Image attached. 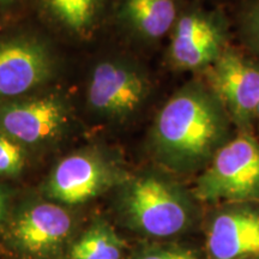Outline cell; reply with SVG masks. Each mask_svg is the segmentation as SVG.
<instances>
[{
  "mask_svg": "<svg viewBox=\"0 0 259 259\" xmlns=\"http://www.w3.org/2000/svg\"><path fill=\"white\" fill-rule=\"evenodd\" d=\"M228 121V113L211 90L189 84L158 112L151 132L154 147L171 163H198L225 144Z\"/></svg>",
  "mask_w": 259,
  "mask_h": 259,
  "instance_id": "obj_1",
  "label": "cell"
},
{
  "mask_svg": "<svg viewBox=\"0 0 259 259\" xmlns=\"http://www.w3.org/2000/svg\"><path fill=\"white\" fill-rule=\"evenodd\" d=\"M196 196L206 202L259 198V142L241 134L222 145L200 176Z\"/></svg>",
  "mask_w": 259,
  "mask_h": 259,
  "instance_id": "obj_2",
  "label": "cell"
},
{
  "mask_svg": "<svg viewBox=\"0 0 259 259\" xmlns=\"http://www.w3.org/2000/svg\"><path fill=\"white\" fill-rule=\"evenodd\" d=\"M122 206L131 222L149 235L178 234L190 221V204L184 193L156 176L131 181L122 194Z\"/></svg>",
  "mask_w": 259,
  "mask_h": 259,
  "instance_id": "obj_3",
  "label": "cell"
},
{
  "mask_svg": "<svg viewBox=\"0 0 259 259\" xmlns=\"http://www.w3.org/2000/svg\"><path fill=\"white\" fill-rule=\"evenodd\" d=\"M150 83L143 71L124 60H103L94 67L87 90L94 113L111 120H126L143 106Z\"/></svg>",
  "mask_w": 259,
  "mask_h": 259,
  "instance_id": "obj_4",
  "label": "cell"
},
{
  "mask_svg": "<svg viewBox=\"0 0 259 259\" xmlns=\"http://www.w3.org/2000/svg\"><path fill=\"white\" fill-rule=\"evenodd\" d=\"M71 115L69 102L58 94L4 100L0 101V132L24 147L47 144L65 134Z\"/></svg>",
  "mask_w": 259,
  "mask_h": 259,
  "instance_id": "obj_5",
  "label": "cell"
},
{
  "mask_svg": "<svg viewBox=\"0 0 259 259\" xmlns=\"http://www.w3.org/2000/svg\"><path fill=\"white\" fill-rule=\"evenodd\" d=\"M210 90L239 127H248L259 105V65L223 51L208 67Z\"/></svg>",
  "mask_w": 259,
  "mask_h": 259,
  "instance_id": "obj_6",
  "label": "cell"
},
{
  "mask_svg": "<svg viewBox=\"0 0 259 259\" xmlns=\"http://www.w3.org/2000/svg\"><path fill=\"white\" fill-rule=\"evenodd\" d=\"M53 73V54L40 38L15 36L0 41V101L40 88Z\"/></svg>",
  "mask_w": 259,
  "mask_h": 259,
  "instance_id": "obj_7",
  "label": "cell"
},
{
  "mask_svg": "<svg viewBox=\"0 0 259 259\" xmlns=\"http://www.w3.org/2000/svg\"><path fill=\"white\" fill-rule=\"evenodd\" d=\"M225 28L220 16L200 10L179 15L171 29L168 58L179 70L209 67L221 56Z\"/></svg>",
  "mask_w": 259,
  "mask_h": 259,
  "instance_id": "obj_8",
  "label": "cell"
},
{
  "mask_svg": "<svg viewBox=\"0 0 259 259\" xmlns=\"http://www.w3.org/2000/svg\"><path fill=\"white\" fill-rule=\"evenodd\" d=\"M111 164L95 151H80L61 160L47 185L53 199L79 204L99 196L114 180Z\"/></svg>",
  "mask_w": 259,
  "mask_h": 259,
  "instance_id": "obj_9",
  "label": "cell"
},
{
  "mask_svg": "<svg viewBox=\"0 0 259 259\" xmlns=\"http://www.w3.org/2000/svg\"><path fill=\"white\" fill-rule=\"evenodd\" d=\"M72 219L52 203H37L19 213L12 227L16 241L25 251L42 253L57 247L70 234Z\"/></svg>",
  "mask_w": 259,
  "mask_h": 259,
  "instance_id": "obj_10",
  "label": "cell"
},
{
  "mask_svg": "<svg viewBox=\"0 0 259 259\" xmlns=\"http://www.w3.org/2000/svg\"><path fill=\"white\" fill-rule=\"evenodd\" d=\"M208 250L215 259L259 254V212L240 208L216 216L209 229Z\"/></svg>",
  "mask_w": 259,
  "mask_h": 259,
  "instance_id": "obj_11",
  "label": "cell"
},
{
  "mask_svg": "<svg viewBox=\"0 0 259 259\" xmlns=\"http://www.w3.org/2000/svg\"><path fill=\"white\" fill-rule=\"evenodd\" d=\"M115 15L134 34L155 41L171 31L179 10L177 0H115Z\"/></svg>",
  "mask_w": 259,
  "mask_h": 259,
  "instance_id": "obj_12",
  "label": "cell"
},
{
  "mask_svg": "<svg viewBox=\"0 0 259 259\" xmlns=\"http://www.w3.org/2000/svg\"><path fill=\"white\" fill-rule=\"evenodd\" d=\"M38 12L57 28L85 38L99 24L108 0H34Z\"/></svg>",
  "mask_w": 259,
  "mask_h": 259,
  "instance_id": "obj_13",
  "label": "cell"
},
{
  "mask_svg": "<svg viewBox=\"0 0 259 259\" xmlns=\"http://www.w3.org/2000/svg\"><path fill=\"white\" fill-rule=\"evenodd\" d=\"M122 241L106 223H96L71 250L72 259H120Z\"/></svg>",
  "mask_w": 259,
  "mask_h": 259,
  "instance_id": "obj_14",
  "label": "cell"
},
{
  "mask_svg": "<svg viewBox=\"0 0 259 259\" xmlns=\"http://www.w3.org/2000/svg\"><path fill=\"white\" fill-rule=\"evenodd\" d=\"M25 163L24 145L0 132V176H16Z\"/></svg>",
  "mask_w": 259,
  "mask_h": 259,
  "instance_id": "obj_15",
  "label": "cell"
},
{
  "mask_svg": "<svg viewBox=\"0 0 259 259\" xmlns=\"http://www.w3.org/2000/svg\"><path fill=\"white\" fill-rule=\"evenodd\" d=\"M135 259H198L193 252L179 247H150Z\"/></svg>",
  "mask_w": 259,
  "mask_h": 259,
  "instance_id": "obj_16",
  "label": "cell"
},
{
  "mask_svg": "<svg viewBox=\"0 0 259 259\" xmlns=\"http://www.w3.org/2000/svg\"><path fill=\"white\" fill-rule=\"evenodd\" d=\"M247 27L252 40H253L255 46L259 48V2L257 3V5L254 6L253 10L250 12Z\"/></svg>",
  "mask_w": 259,
  "mask_h": 259,
  "instance_id": "obj_17",
  "label": "cell"
},
{
  "mask_svg": "<svg viewBox=\"0 0 259 259\" xmlns=\"http://www.w3.org/2000/svg\"><path fill=\"white\" fill-rule=\"evenodd\" d=\"M6 208H8V196H6L4 191L0 189V222L4 219Z\"/></svg>",
  "mask_w": 259,
  "mask_h": 259,
  "instance_id": "obj_18",
  "label": "cell"
},
{
  "mask_svg": "<svg viewBox=\"0 0 259 259\" xmlns=\"http://www.w3.org/2000/svg\"><path fill=\"white\" fill-rule=\"evenodd\" d=\"M23 0H0V11L14 8V6L21 4Z\"/></svg>",
  "mask_w": 259,
  "mask_h": 259,
  "instance_id": "obj_19",
  "label": "cell"
},
{
  "mask_svg": "<svg viewBox=\"0 0 259 259\" xmlns=\"http://www.w3.org/2000/svg\"><path fill=\"white\" fill-rule=\"evenodd\" d=\"M255 116L259 119V105H258V108H257V113H255Z\"/></svg>",
  "mask_w": 259,
  "mask_h": 259,
  "instance_id": "obj_20",
  "label": "cell"
}]
</instances>
